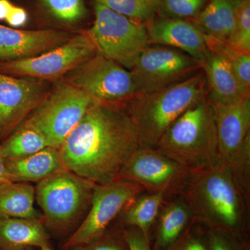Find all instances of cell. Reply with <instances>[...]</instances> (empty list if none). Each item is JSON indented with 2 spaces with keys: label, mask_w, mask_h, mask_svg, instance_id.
Masks as SVG:
<instances>
[{
  "label": "cell",
  "mask_w": 250,
  "mask_h": 250,
  "mask_svg": "<svg viewBox=\"0 0 250 250\" xmlns=\"http://www.w3.org/2000/svg\"><path fill=\"white\" fill-rule=\"evenodd\" d=\"M140 147L126 104L95 101L59 149L67 170L97 184L118 179Z\"/></svg>",
  "instance_id": "cell-1"
},
{
  "label": "cell",
  "mask_w": 250,
  "mask_h": 250,
  "mask_svg": "<svg viewBox=\"0 0 250 250\" xmlns=\"http://www.w3.org/2000/svg\"><path fill=\"white\" fill-rule=\"evenodd\" d=\"M179 195L185 199L197 223L242 238L249 219L250 200L228 166L220 164L190 171Z\"/></svg>",
  "instance_id": "cell-2"
},
{
  "label": "cell",
  "mask_w": 250,
  "mask_h": 250,
  "mask_svg": "<svg viewBox=\"0 0 250 250\" xmlns=\"http://www.w3.org/2000/svg\"><path fill=\"white\" fill-rule=\"evenodd\" d=\"M207 94V80L201 70L177 83L131 99L126 106L140 147L156 148L169 126Z\"/></svg>",
  "instance_id": "cell-3"
},
{
  "label": "cell",
  "mask_w": 250,
  "mask_h": 250,
  "mask_svg": "<svg viewBox=\"0 0 250 250\" xmlns=\"http://www.w3.org/2000/svg\"><path fill=\"white\" fill-rule=\"evenodd\" d=\"M156 148L190 171L221 164L214 111L207 96L169 126Z\"/></svg>",
  "instance_id": "cell-4"
},
{
  "label": "cell",
  "mask_w": 250,
  "mask_h": 250,
  "mask_svg": "<svg viewBox=\"0 0 250 250\" xmlns=\"http://www.w3.org/2000/svg\"><path fill=\"white\" fill-rule=\"evenodd\" d=\"M96 186L65 167L39 182L36 197L45 225L55 230L71 226L89 208Z\"/></svg>",
  "instance_id": "cell-5"
},
{
  "label": "cell",
  "mask_w": 250,
  "mask_h": 250,
  "mask_svg": "<svg viewBox=\"0 0 250 250\" xmlns=\"http://www.w3.org/2000/svg\"><path fill=\"white\" fill-rule=\"evenodd\" d=\"M95 21L87 31L97 53L130 70L143 49L150 45L146 25L95 1Z\"/></svg>",
  "instance_id": "cell-6"
},
{
  "label": "cell",
  "mask_w": 250,
  "mask_h": 250,
  "mask_svg": "<svg viewBox=\"0 0 250 250\" xmlns=\"http://www.w3.org/2000/svg\"><path fill=\"white\" fill-rule=\"evenodd\" d=\"M95 101L76 87L63 83L45 95L26 121L42 133L49 147L59 149Z\"/></svg>",
  "instance_id": "cell-7"
},
{
  "label": "cell",
  "mask_w": 250,
  "mask_h": 250,
  "mask_svg": "<svg viewBox=\"0 0 250 250\" xmlns=\"http://www.w3.org/2000/svg\"><path fill=\"white\" fill-rule=\"evenodd\" d=\"M72 72L68 83L100 103L126 104L139 95L131 72L100 54Z\"/></svg>",
  "instance_id": "cell-8"
},
{
  "label": "cell",
  "mask_w": 250,
  "mask_h": 250,
  "mask_svg": "<svg viewBox=\"0 0 250 250\" xmlns=\"http://www.w3.org/2000/svg\"><path fill=\"white\" fill-rule=\"evenodd\" d=\"M96 54L90 36L83 33L39 55L0 62V72L40 80H53L75 70Z\"/></svg>",
  "instance_id": "cell-9"
},
{
  "label": "cell",
  "mask_w": 250,
  "mask_h": 250,
  "mask_svg": "<svg viewBox=\"0 0 250 250\" xmlns=\"http://www.w3.org/2000/svg\"><path fill=\"white\" fill-rule=\"evenodd\" d=\"M144 191L139 184L121 179L97 184L86 216L63 250L86 244L101 236L125 207Z\"/></svg>",
  "instance_id": "cell-10"
},
{
  "label": "cell",
  "mask_w": 250,
  "mask_h": 250,
  "mask_svg": "<svg viewBox=\"0 0 250 250\" xmlns=\"http://www.w3.org/2000/svg\"><path fill=\"white\" fill-rule=\"evenodd\" d=\"M201 70L200 62L182 51L149 45L141 52L129 70L140 95L177 83Z\"/></svg>",
  "instance_id": "cell-11"
},
{
  "label": "cell",
  "mask_w": 250,
  "mask_h": 250,
  "mask_svg": "<svg viewBox=\"0 0 250 250\" xmlns=\"http://www.w3.org/2000/svg\"><path fill=\"white\" fill-rule=\"evenodd\" d=\"M190 170L174 162L156 148L139 147L122 167L118 179L138 184L145 191L179 195Z\"/></svg>",
  "instance_id": "cell-12"
},
{
  "label": "cell",
  "mask_w": 250,
  "mask_h": 250,
  "mask_svg": "<svg viewBox=\"0 0 250 250\" xmlns=\"http://www.w3.org/2000/svg\"><path fill=\"white\" fill-rule=\"evenodd\" d=\"M40 81L0 72V141H4L45 96Z\"/></svg>",
  "instance_id": "cell-13"
},
{
  "label": "cell",
  "mask_w": 250,
  "mask_h": 250,
  "mask_svg": "<svg viewBox=\"0 0 250 250\" xmlns=\"http://www.w3.org/2000/svg\"><path fill=\"white\" fill-rule=\"evenodd\" d=\"M212 105L220 162L229 166L250 137V95L233 103Z\"/></svg>",
  "instance_id": "cell-14"
},
{
  "label": "cell",
  "mask_w": 250,
  "mask_h": 250,
  "mask_svg": "<svg viewBox=\"0 0 250 250\" xmlns=\"http://www.w3.org/2000/svg\"><path fill=\"white\" fill-rule=\"evenodd\" d=\"M150 45L178 49L201 62L208 49L205 34L195 24L186 20L154 17L146 24Z\"/></svg>",
  "instance_id": "cell-15"
},
{
  "label": "cell",
  "mask_w": 250,
  "mask_h": 250,
  "mask_svg": "<svg viewBox=\"0 0 250 250\" xmlns=\"http://www.w3.org/2000/svg\"><path fill=\"white\" fill-rule=\"evenodd\" d=\"M68 40L65 33L53 29L21 30L0 24V61L34 57Z\"/></svg>",
  "instance_id": "cell-16"
},
{
  "label": "cell",
  "mask_w": 250,
  "mask_h": 250,
  "mask_svg": "<svg viewBox=\"0 0 250 250\" xmlns=\"http://www.w3.org/2000/svg\"><path fill=\"white\" fill-rule=\"evenodd\" d=\"M201 67L207 80V97L212 104L231 103L250 95L228 62L214 52L208 51Z\"/></svg>",
  "instance_id": "cell-17"
},
{
  "label": "cell",
  "mask_w": 250,
  "mask_h": 250,
  "mask_svg": "<svg viewBox=\"0 0 250 250\" xmlns=\"http://www.w3.org/2000/svg\"><path fill=\"white\" fill-rule=\"evenodd\" d=\"M195 221L190 207L181 195L167 197L158 215L153 250H166L174 244Z\"/></svg>",
  "instance_id": "cell-18"
},
{
  "label": "cell",
  "mask_w": 250,
  "mask_h": 250,
  "mask_svg": "<svg viewBox=\"0 0 250 250\" xmlns=\"http://www.w3.org/2000/svg\"><path fill=\"white\" fill-rule=\"evenodd\" d=\"M5 166L11 182L26 183H39L65 168L59 149L50 147L24 157L5 159Z\"/></svg>",
  "instance_id": "cell-19"
},
{
  "label": "cell",
  "mask_w": 250,
  "mask_h": 250,
  "mask_svg": "<svg viewBox=\"0 0 250 250\" xmlns=\"http://www.w3.org/2000/svg\"><path fill=\"white\" fill-rule=\"evenodd\" d=\"M48 246L43 225L37 219L0 218V250Z\"/></svg>",
  "instance_id": "cell-20"
},
{
  "label": "cell",
  "mask_w": 250,
  "mask_h": 250,
  "mask_svg": "<svg viewBox=\"0 0 250 250\" xmlns=\"http://www.w3.org/2000/svg\"><path fill=\"white\" fill-rule=\"evenodd\" d=\"M242 0H208L197 17L190 21L205 35L228 42L232 34L238 5Z\"/></svg>",
  "instance_id": "cell-21"
},
{
  "label": "cell",
  "mask_w": 250,
  "mask_h": 250,
  "mask_svg": "<svg viewBox=\"0 0 250 250\" xmlns=\"http://www.w3.org/2000/svg\"><path fill=\"white\" fill-rule=\"evenodd\" d=\"M35 188L26 182L0 185V218L36 219Z\"/></svg>",
  "instance_id": "cell-22"
},
{
  "label": "cell",
  "mask_w": 250,
  "mask_h": 250,
  "mask_svg": "<svg viewBox=\"0 0 250 250\" xmlns=\"http://www.w3.org/2000/svg\"><path fill=\"white\" fill-rule=\"evenodd\" d=\"M144 192L134 197L121 213L126 226L139 229L149 238V231L167 196L162 192Z\"/></svg>",
  "instance_id": "cell-23"
},
{
  "label": "cell",
  "mask_w": 250,
  "mask_h": 250,
  "mask_svg": "<svg viewBox=\"0 0 250 250\" xmlns=\"http://www.w3.org/2000/svg\"><path fill=\"white\" fill-rule=\"evenodd\" d=\"M49 147L45 136L29 122L21 123L0 144L5 159H18L34 154Z\"/></svg>",
  "instance_id": "cell-24"
},
{
  "label": "cell",
  "mask_w": 250,
  "mask_h": 250,
  "mask_svg": "<svg viewBox=\"0 0 250 250\" xmlns=\"http://www.w3.org/2000/svg\"><path fill=\"white\" fill-rule=\"evenodd\" d=\"M205 40L207 49L228 62L242 86L250 92V54L210 36L205 35Z\"/></svg>",
  "instance_id": "cell-25"
},
{
  "label": "cell",
  "mask_w": 250,
  "mask_h": 250,
  "mask_svg": "<svg viewBox=\"0 0 250 250\" xmlns=\"http://www.w3.org/2000/svg\"><path fill=\"white\" fill-rule=\"evenodd\" d=\"M97 2L146 25L155 17L160 0H95Z\"/></svg>",
  "instance_id": "cell-26"
},
{
  "label": "cell",
  "mask_w": 250,
  "mask_h": 250,
  "mask_svg": "<svg viewBox=\"0 0 250 250\" xmlns=\"http://www.w3.org/2000/svg\"><path fill=\"white\" fill-rule=\"evenodd\" d=\"M208 0H160L156 14L159 17L191 21L205 8Z\"/></svg>",
  "instance_id": "cell-27"
},
{
  "label": "cell",
  "mask_w": 250,
  "mask_h": 250,
  "mask_svg": "<svg viewBox=\"0 0 250 250\" xmlns=\"http://www.w3.org/2000/svg\"><path fill=\"white\" fill-rule=\"evenodd\" d=\"M45 9L58 21L72 24L86 15L83 0H40Z\"/></svg>",
  "instance_id": "cell-28"
},
{
  "label": "cell",
  "mask_w": 250,
  "mask_h": 250,
  "mask_svg": "<svg viewBox=\"0 0 250 250\" xmlns=\"http://www.w3.org/2000/svg\"><path fill=\"white\" fill-rule=\"evenodd\" d=\"M227 42L250 54V0H242L238 5L232 34Z\"/></svg>",
  "instance_id": "cell-29"
},
{
  "label": "cell",
  "mask_w": 250,
  "mask_h": 250,
  "mask_svg": "<svg viewBox=\"0 0 250 250\" xmlns=\"http://www.w3.org/2000/svg\"><path fill=\"white\" fill-rule=\"evenodd\" d=\"M246 196L250 200V137L236 157L228 166Z\"/></svg>",
  "instance_id": "cell-30"
},
{
  "label": "cell",
  "mask_w": 250,
  "mask_h": 250,
  "mask_svg": "<svg viewBox=\"0 0 250 250\" xmlns=\"http://www.w3.org/2000/svg\"><path fill=\"white\" fill-rule=\"evenodd\" d=\"M64 250H129L125 241L123 230L120 232L107 230L97 239L86 243Z\"/></svg>",
  "instance_id": "cell-31"
},
{
  "label": "cell",
  "mask_w": 250,
  "mask_h": 250,
  "mask_svg": "<svg viewBox=\"0 0 250 250\" xmlns=\"http://www.w3.org/2000/svg\"><path fill=\"white\" fill-rule=\"evenodd\" d=\"M207 241L208 250H248L241 237L218 230L208 229Z\"/></svg>",
  "instance_id": "cell-32"
},
{
  "label": "cell",
  "mask_w": 250,
  "mask_h": 250,
  "mask_svg": "<svg viewBox=\"0 0 250 250\" xmlns=\"http://www.w3.org/2000/svg\"><path fill=\"white\" fill-rule=\"evenodd\" d=\"M196 222H193L178 241L166 250H208L207 236L197 231Z\"/></svg>",
  "instance_id": "cell-33"
},
{
  "label": "cell",
  "mask_w": 250,
  "mask_h": 250,
  "mask_svg": "<svg viewBox=\"0 0 250 250\" xmlns=\"http://www.w3.org/2000/svg\"><path fill=\"white\" fill-rule=\"evenodd\" d=\"M123 235L129 250H153L149 238L139 229L128 227L123 229Z\"/></svg>",
  "instance_id": "cell-34"
},
{
  "label": "cell",
  "mask_w": 250,
  "mask_h": 250,
  "mask_svg": "<svg viewBox=\"0 0 250 250\" xmlns=\"http://www.w3.org/2000/svg\"><path fill=\"white\" fill-rule=\"evenodd\" d=\"M5 21L12 27H22L27 22V12L23 8L13 4Z\"/></svg>",
  "instance_id": "cell-35"
},
{
  "label": "cell",
  "mask_w": 250,
  "mask_h": 250,
  "mask_svg": "<svg viewBox=\"0 0 250 250\" xmlns=\"http://www.w3.org/2000/svg\"><path fill=\"white\" fill-rule=\"evenodd\" d=\"M9 174L6 170V166H5V159L1 154L0 150V185L1 184L10 182Z\"/></svg>",
  "instance_id": "cell-36"
},
{
  "label": "cell",
  "mask_w": 250,
  "mask_h": 250,
  "mask_svg": "<svg viewBox=\"0 0 250 250\" xmlns=\"http://www.w3.org/2000/svg\"><path fill=\"white\" fill-rule=\"evenodd\" d=\"M12 6L9 0H0V21H5Z\"/></svg>",
  "instance_id": "cell-37"
},
{
  "label": "cell",
  "mask_w": 250,
  "mask_h": 250,
  "mask_svg": "<svg viewBox=\"0 0 250 250\" xmlns=\"http://www.w3.org/2000/svg\"><path fill=\"white\" fill-rule=\"evenodd\" d=\"M41 250H52L50 248H49V246H46L42 247V248H41Z\"/></svg>",
  "instance_id": "cell-38"
},
{
  "label": "cell",
  "mask_w": 250,
  "mask_h": 250,
  "mask_svg": "<svg viewBox=\"0 0 250 250\" xmlns=\"http://www.w3.org/2000/svg\"><path fill=\"white\" fill-rule=\"evenodd\" d=\"M24 250V249H21V250Z\"/></svg>",
  "instance_id": "cell-39"
}]
</instances>
